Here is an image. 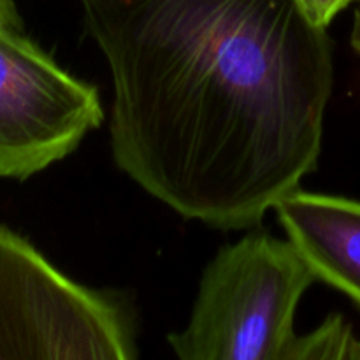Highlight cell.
Here are the masks:
<instances>
[{"label": "cell", "instance_id": "cell-1", "mask_svg": "<svg viewBox=\"0 0 360 360\" xmlns=\"http://www.w3.org/2000/svg\"><path fill=\"white\" fill-rule=\"evenodd\" d=\"M115 164L188 220L260 225L319 165L333 41L294 0H79Z\"/></svg>", "mask_w": 360, "mask_h": 360}, {"label": "cell", "instance_id": "cell-2", "mask_svg": "<svg viewBox=\"0 0 360 360\" xmlns=\"http://www.w3.org/2000/svg\"><path fill=\"white\" fill-rule=\"evenodd\" d=\"M316 276L292 241L252 232L207 264L183 330L181 360H290L295 309Z\"/></svg>", "mask_w": 360, "mask_h": 360}, {"label": "cell", "instance_id": "cell-3", "mask_svg": "<svg viewBox=\"0 0 360 360\" xmlns=\"http://www.w3.org/2000/svg\"><path fill=\"white\" fill-rule=\"evenodd\" d=\"M136 357L125 299L76 283L0 225V360Z\"/></svg>", "mask_w": 360, "mask_h": 360}, {"label": "cell", "instance_id": "cell-4", "mask_svg": "<svg viewBox=\"0 0 360 360\" xmlns=\"http://www.w3.org/2000/svg\"><path fill=\"white\" fill-rule=\"evenodd\" d=\"M102 120L97 88L0 25V178L27 179L63 160Z\"/></svg>", "mask_w": 360, "mask_h": 360}, {"label": "cell", "instance_id": "cell-5", "mask_svg": "<svg viewBox=\"0 0 360 360\" xmlns=\"http://www.w3.org/2000/svg\"><path fill=\"white\" fill-rule=\"evenodd\" d=\"M281 227L316 280L360 306V202L345 197L302 192L274 206Z\"/></svg>", "mask_w": 360, "mask_h": 360}, {"label": "cell", "instance_id": "cell-6", "mask_svg": "<svg viewBox=\"0 0 360 360\" xmlns=\"http://www.w3.org/2000/svg\"><path fill=\"white\" fill-rule=\"evenodd\" d=\"M355 336L341 315H330L311 334L297 336L290 352V360L348 359Z\"/></svg>", "mask_w": 360, "mask_h": 360}, {"label": "cell", "instance_id": "cell-7", "mask_svg": "<svg viewBox=\"0 0 360 360\" xmlns=\"http://www.w3.org/2000/svg\"><path fill=\"white\" fill-rule=\"evenodd\" d=\"M294 2L313 25L327 28L341 11L359 0H294Z\"/></svg>", "mask_w": 360, "mask_h": 360}, {"label": "cell", "instance_id": "cell-8", "mask_svg": "<svg viewBox=\"0 0 360 360\" xmlns=\"http://www.w3.org/2000/svg\"><path fill=\"white\" fill-rule=\"evenodd\" d=\"M0 25L14 28V30H21L23 28L21 27V18L18 14L14 0H0Z\"/></svg>", "mask_w": 360, "mask_h": 360}, {"label": "cell", "instance_id": "cell-9", "mask_svg": "<svg viewBox=\"0 0 360 360\" xmlns=\"http://www.w3.org/2000/svg\"><path fill=\"white\" fill-rule=\"evenodd\" d=\"M350 42L354 51L360 56V0L357 2V9H355L354 14V27H352Z\"/></svg>", "mask_w": 360, "mask_h": 360}, {"label": "cell", "instance_id": "cell-10", "mask_svg": "<svg viewBox=\"0 0 360 360\" xmlns=\"http://www.w3.org/2000/svg\"><path fill=\"white\" fill-rule=\"evenodd\" d=\"M350 360H360V340L355 338L354 343H352V348H350Z\"/></svg>", "mask_w": 360, "mask_h": 360}]
</instances>
